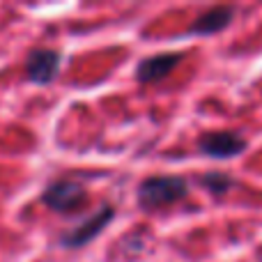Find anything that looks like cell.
<instances>
[{
  "label": "cell",
  "mask_w": 262,
  "mask_h": 262,
  "mask_svg": "<svg viewBox=\"0 0 262 262\" xmlns=\"http://www.w3.org/2000/svg\"><path fill=\"white\" fill-rule=\"evenodd\" d=\"M111 219H113V207H101L99 212H95L90 219H85L81 226H76L74 230L64 232V235H62V244L67 246V249H78V246H85L88 242H92L106 226H108Z\"/></svg>",
  "instance_id": "5b68a950"
},
{
  "label": "cell",
  "mask_w": 262,
  "mask_h": 262,
  "mask_svg": "<svg viewBox=\"0 0 262 262\" xmlns=\"http://www.w3.org/2000/svg\"><path fill=\"white\" fill-rule=\"evenodd\" d=\"M184 55L182 53H159V55H149V58L140 60L136 67V78L140 83H157L163 81L177 64L182 62Z\"/></svg>",
  "instance_id": "8992f818"
},
{
  "label": "cell",
  "mask_w": 262,
  "mask_h": 262,
  "mask_svg": "<svg viewBox=\"0 0 262 262\" xmlns=\"http://www.w3.org/2000/svg\"><path fill=\"white\" fill-rule=\"evenodd\" d=\"M85 189H83L78 182H69V180H62V182H53V184L46 186L44 200L46 207H51L53 212H60V214H69V212H76L83 203H85Z\"/></svg>",
  "instance_id": "7a4b0ae2"
},
{
  "label": "cell",
  "mask_w": 262,
  "mask_h": 262,
  "mask_svg": "<svg viewBox=\"0 0 262 262\" xmlns=\"http://www.w3.org/2000/svg\"><path fill=\"white\" fill-rule=\"evenodd\" d=\"M198 149L212 159H232L246 149V140L237 131H212L198 140Z\"/></svg>",
  "instance_id": "3957f363"
},
{
  "label": "cell",
  "mask_w": 262,
  "mask_h": 262,
  "mask_svg": "<svg viewBox=\"0 0 262 262\" xmlns=\"http://www.w3.org/2000/svg\"><path fill=\"white\" fill-rule=\"evenodd\" d=\"M186 193H189V184H186L184 177H177V175L147 177L138 186V200L145 209L168 207L172 203H180Z\"/></svg>",
  "instance_id": "6da1fadb"
},
{
  "label": "cell",
  "mask_w": 262,
  "mask_h": 262,
  "mask_svg": "<svg viewBox=\"0 0 262 262\" xmlns=\"http://www.w3.org/2000/svg\"><path fill=\"white\" fill-rule=\"evenodd\" d=\"M205 182H207V189H212L214 193H221V191H226L228 186H230V180H228L226 175H207L205 177Z\"/></svg>",
  "instance_id": "ba28073f"
},
{
  "label": "cell",
  "mask_w": 262,
  "mask_h": 262,
  "mask_svg": "<svg viewBox=\"0 0 262 262\" xmlns=\"http://www.w3.org/2000/svg\"><path fill=\"white\" fill-rule=\"evenodd\" d=\"M60 62H62V58H60L58 51L35 49L26 60V74L37 85H49V83L58 76Z\"/></svg>",
  "instance_id": "277c9868"
},
{
  "label": "cell",
  "mask_w": 262,
  "mask_h": 262,
  "mask_svg": "<svg viewBox=\"0 0 262 262\" xmlns=\"http://www.w3.org/2000/svg\"><path fill=\"white\" fill-rule=\"evenodd\" d=\"M235 7H214L209 12H203L195 23L191 26L193 35H214V32H221L223 28L230 26Z\"/></svg>",
  "instance_id": "52a82bcc"
}]
</instances>
